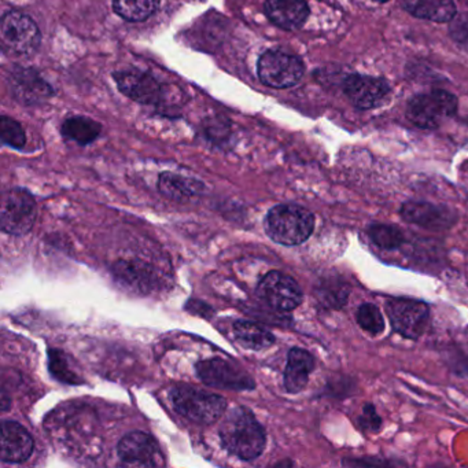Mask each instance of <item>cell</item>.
Here are the masks:
<instances>
[{"label": "cell", "mask_w": 468, "mask_h": 468, "mask_svg": "<svg viewBox=\"0 0 468 468\" xmlns=\"http://www.w3.org/2000/svg\"><path fill=\"white\" fill-rule=\"evenodd\" d=\"M218 434L224 448L246 462L257 459L267 443L264 429L245 407L234 408L224 416Z\"/></svg>", "instance_id": "6da1fadb"}, {"label": "cell", "mask_w": 468, "mask_h": 468, "mask_svg": "<svg viewBox=\"0 0 468 468\" xmlns=\"http://www.w3.org/2000/svg\"><path fill=\"white\" fill-rule=\"evenodd\" d=\"M314 229V213L300 205H278L265 218V231L279 245H301L309 239Z\"/></svg>", "instance_id": "7a4b0ae2"}, {"label": "cell", "mask_w": 468, "mask_h": 468, "mask_svg": "<svg viewBox=\"0 0 468 468\" xmlns=\"http://www.w3.org/2000/svg\"><path fill=\"white\" fill-rule=\"evenodd\" d=\"M175 410L193 423L213 424L227 410V401L218 394L207 393L191 386H177L171 391Z\"/></svg>", "instance_id": "3957f363"}, {"label": "cell", "mask_w": 468, "mask_h": 468, "mask_svg": "<svg viewBox=\"0 0 468 468\" xmlns=\"http://www.w3.org/2000/svg\"><path fill=\"white\" fill-rule=\"evenodd\" d=\"M42 35L37 23L20 12H9L0 21V45L13 56H31L39 48Z\"/></svg>", "instance_id": "277c9868"}, {"label": "cell", "mask_w": 468, "mask_h": 468, "mask_svg": "<svg viewBox=\"0 0 468 468\" xmlns=\"http://www.w3.org/2000/svg\"><path fill=\"white\" fill-rule=\"evenodd\" d=\"M456 108L457 100L453 95L435 90L412 98L407 106V117L421 130H434L440 127L443 120L453 116Z\"/></svg>", "instance_id": "5b68a950"}, {"label": "cell", "mask_w": 468, "mask_h": 468, "mask_svg": "<svg viewBox=\"0 0 468 468\" xmlns=\"http://www.w3.org/2000/svg\"><path fill=\"white\" fill-rule=\"evenodd\" d=\"M37 220V202L29 191L15 188L5 194L0 210V227L6 234H28Z\"/></svg>", "instance_id": "8992f818"}, {"label": "cell", "mask_w": 468, "mask_h": 468, "mask_svg": "<svg viewBox=\"0 0 468 468\" xmlns=\"http://www.w3.org/2000/svg\"><path fill=\"white\" fill-rule=\"evenodd\" d=\"M303 64L297 57L279 50H270L260 57L257 73L265 86L272 89H289L300 83Z\"/></svg>", "instance_id": "52a82bcc"}, {"label": "cell", "mask_w": 468, "mask_h": 468, "mask_svg": "<svg viewBox=\"0 0 468 468\" xmlns=\"http://www.w3.org/2000/svg\"><path fill=\"white\" fill-rule=\"evenodd\" d=\"M386 312L393 330L405 338L418 339L429 325L430 309L421 301L391 298L386 303Z\"/></svg>", "instance_id": "ba28073f"}, {"label": "cell", "mask_w": 468, "mask_h": 468, "mask_svg": "<svg viewBox=\"0 0 468 468\" xmlns=\"http://www.w3.org/2000/svg\"><path fill=\"white\" fill-rule=\"evenodd\" d=\"M257 294L262 303L278 312L294 311L303 303V290L297 282L279 271H271L261 279Z\"/></svg>", "instance_id": "9c48e42d"}, {"label": "cell", "mask_w": 468, "mask_h": 468, "mask_svg": "<svg viewBox=\"0 0 468 468\" xmlns=\"http://www.w3.org/2000/svg\"><path fill=\"white\" fill-rule=\"evenodd\" d=\"M199 379L213 388L221 390H251L256 388L253 378L223 358H209L197 364Z\"/></svg>", "instance_id": "30bf717a"}, {"label": "cell", "mask_w": 468, "mask_h": 468, "mask_svg": "<svg viewBox=\"0 0 468 468\" xmlns=\"http://www.w3.org/2000/svg\"><path fill=\"white\" fill-rule=\"evenodd\" d=\"M117 453L127 465L157 467L164 464L163 454L154 438L144 431H133L122 437Z\"/></svg>", "instance_id": "8fae6325"}, {"label": "cell", "mask_w": 468, "mask_h": 468, "mask_svg": "<svg viewBox=\"0 0 468 468\" xmlns=\"http://www.w3.org/2000/svg\"><path fill=\"white\" fill-rule=\"evenodd\" d=\"M345 94L358 109L377 108L388 94V86L382 79L352 75L345 80Z\"/></svg>", "instance_id": "7c38bea8"}, {"label": "cell", "mask_w": 468, "mask_h": 468, "mask_svg": "<svg viewBox=\"0 0 468 468\" xmlns=\"http://www.w3.org/2000/svg\"><path fill=\"white\" fill-rule=\"evenodd\" d=\"M34 452V440L26 427L17 421L5 420L2 423V451L0 457L5 463H23Z\"/></svg>", "instance_id": "4fadbf2b"}, {"label": "cell", "mask_w": 468, "mask_h": 468, "mask_svg": "<svg viewBox=\"0 0 468 468\" xmlns=\"http://www.w3.org/2000/svg\"><path fill=\"white\" fill-rule=\"evenodd\" d=\"M116 83L125 97L139 103H155L161 98V86L149 73L128 70L116 75Z\"/></svg>", "instance_id": "5bb4252c"}, {"label": "cell", "mask_w": 468, "mask_h": 468, "mask_svg": "<svg viewBox=\"0 0 468 468\" xmlns=\"http://www.w3.org/2000/svg\"><path fill=\"white\" fill-rule=\"evenodd\" d=\"M399 213L407 223L416 224L424 229H445L454 223L453 215L445 207H437L429 202H405Z\"/></svg>", "instance_id": "9a60e30c"}, {"label": "cell", "mask_w": 468, "mask_h": 468, "mask_svg": "<svg viewBox=\"0 0 468 468\" xmlns=\"http://www.w3.org/2000/svg\"><path fill=\"white\" fill-rule=\"evenodd\" d=\"M265 15L275 26L294 31L305 23L309 7L305 0H265Z\"/></svg>", "instance_id": "2e32d148"}, {"label": "cell", "mask_w": 468, "mask_h": 468, "mask_svg": "<svg viewBox=\"0 0 468 468\" xmlns=\"http://www.w3.org/2000/svg\"><path fill=\"white\" fill-rule=\"evenodd\" d=\"M314 368V356L300 347H292L289 352V357H287L284 388L292 394L303 391L308 385L309 375L312 374Z\"/></svg>", "instance_id": "e0dca14e"}, {"label": "cell", "mask_w": 468, "mask_h": 468, "mask_svg": "<svg viewBox=\"0 0 468 468\" xmlns=\"http://www.w3.org/2000/svg\"><path fill=\"white\" fill-rule=\"evenodd\" d=\"M402 7L413 17L432 23H449L456 17L453 0H402Z\"/></svg>", "instance_id": "ac0fdd59"}, {"label": "cell", "mask_w": 468, "mask_h": 468, "mask_svg": "<svg viewBox=\"0 0 468 468\" xmlns=\"http://www.w3.org/2000/svg\"><path fill=\"white\" fill-rule=\"evenodd\" d=\"M158 188L168 198L177 202H186L194 198V197L199 196L204 190V185L198 180L165 172L160 176Z\"/></svg>", "instance_id": "d6986e66"}, {"label": "cell", "mask_w": 468, "mask_h": 468, "mask_svg": "<svg viewBox=\"0 0 468 468\" xmlns=\"http://www.w3.org/2000/svg\"><path fill=\"white\" fill-rule=\"evenodd\" d=\"M234 335L243 347L250 350L267 349L275 342V336L270 330L248 320L235 322Z\"/></svg>", "instance_id": "ffe728a7"}, {"label": "cell", "mask_w": 468, "mask_h": 468, "mask_svg": "<svg viewBox=\"0 0 468 468\" xmlns=\"http://www.w3.org/2000/svg\"><path fill=\"white\" fill-rule=\"evenodd\" d=\"M13 89L16 94L24 102H37L51 94L50 87L37 78V73L32 70H20V72L13 75ZM21 101V102H23Z\"/></svg>", "instance_id": "44dd1931"}, {"label": "cell", "mask_w": 468, "mask_h": 468, "mask_svg": "<svg viewBox=\"0 0 468 468\" xmlns=\"http://www.w3.org/2000/svg\"><path fill=\"white\" fill-rule=\"evenodd\" d=\"M62 133L69 141L86 146V144H92L101 135V125L87 117H72L64 122Z\"/></svg>", "instance_id": "7402d4cb"}, {"label": "cell", "mask_w": 468, "mask_h": 468, "mask_svg": "<svg viewBox=\"0 0 468 468\" xmlns=\"http://www.w3.org/2000/svg\"><path fill=\"white\" fill-rule=\"evenodd\" d=\"M160 4L161 0H113V9L124 20L139 23L152 17Z\"/></svg>", "instance_id": "603a6c76"}, {"label": "cell", "mask_w": 468, "mask_h": 468, "mask_svg": "<svg viewBox=\"0 0 468 468\" xmlns=\"http://www.w3.org/2000/svg\"><path fill=\"white\" fill-rule=\"evenodd\" d=\"M368 235L378 248L385 250L401 248L405 243V237L401 229L388 224H372L368 229Z\"/></svg>", "instance_id": "cb8c5ba5"}, {"label": "cell", "mask_w": 468, "mask_h": 468, "mask_svg": "<svg viewBox=\"0 0 468 468\" xmlns=\"http://www.w3.org/2000/svg\"><path fill=\"white\" fill-rule=\"evenodd\" d=\"M356 320L364 331L372 334V335H379L385 331V319H383L379 308L375 306L374 303H363L357 309Z\"/></svg>", "instance_id": "d4e9b609"}, {"label": "cell", "mask_w": 468, "mask_h": 468, "mask_svg": "<svg viewBox=\"0 0 468 468\" xmlns=\"http://www.w3.org/2000/svg\"><path fill=\"white\" fill-rule=\"evenodd\" d=\"M0 136H2V142L7 146L15 147V149H23L26 146L27 139L23 127L10 117H2Z\"/></svg>", "instance_id": "484cf974"}, {"label": "cell", "mask_w": 468, "mask_h": 468, "mask_svg": "<svg viewBox=\"0 0 468 468\" xmlns=\"http://www.w3.org/2000/svg\"><path fill=\"white\" fill-rule=\"evenodd\" d=\"M50 371L61 382L70 383V385L80 382L78 375L69 368L67 356L59 350H51L50 352Z\"/></svg>", "instance_id": "4316f807"}, {"label": "cell", "mask_w": 468, "mask_h": 468, "mask_svg": "<svg viewBox=\"0 0 468 468\" xmlns=\"http://www.w3.org/2000/svg\"><path fill=\"white\" fill-rule=\"evenodd\" d=\"M451 27V34L454 40L468 46V15L454 17Z\"/></svg>", "instance_id": "83f0119b"}, {"label": "cell", "mask_w": 468, "mask_h": 468, "mask_svg": "<svg viewBox=\"0 0 468 468\" xmlns=\"http://www.w3.org/2000/svg\"><path fill=\"white\" fill-rule=\"evenodd\" d=\"M361 423H363L367 429L372 430V431H377V430L379 429L382 420H380L379 416L375 412V408L372 407V405H366V408H364V415L363 418H361Z\"/></svg>", "instance_id": "f1b7e54d"}, {"label": "cell", "mask_w": 468, "mask_h": 468, "mask_svg": "<svg viewBox=\"0 0 468 468\" xmlns=\"http://www.w3.org/2000/svg\"><path fill=\"white\" fill-rule=\"evenodd\" d=\"M374 2H380V4H385L388 0H374Z\"/></svg>", "instance_id": "f546056e"}]
</instances>
